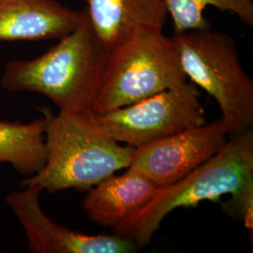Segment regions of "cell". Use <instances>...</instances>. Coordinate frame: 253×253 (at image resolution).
I'll return each instance as SVG.
<instances>
[{"label": "cell", "instance_id": "5bb4252c", "mask_svg": "<svg viewBox=\"0 0 253 253\" xmlns=\"http://www.w3.org/2000/svg\"><path fill=\"white\" fill-rule=\"evenodd\" d=\"M224 211L232 217L241 219L248 230H253V184L239 192L230 195L223 204Z\"/></svg>", "mask_w": 253, "mask_h": 253}, {"label": "cell", "instance_id": "8992f818", "mask_svg": "<svg viewBox=\"0 0 253 253\" xmlns=\"http://www.w3.org/2000/svg\"><path fill=\"white\" fill-rule=\"evenodd\" d=\"M94 117L109 137L134 148L208 123L199 90L188 82Z\"/></svg>", "mask_w": 253, "mask_h": 253}, {"label": "cell", "instance_id": "6da1fadb", "mask_svg": "<svg viewBox=\"0 0 253 253\" xmlns=\"http://www.w3.org/2000/svg\"><path fill=\"white\" fill-rule=\"evenodd\" d=\"M108 53L84 7L78 26L71 33L36 58L9 61L0 83L9 92L40 93L62 111L93 112Z\"/></svg>", "mask_w": 253, "mask_h": 253}, {"label": "cell", "instance_id": "5b68a950", "mask_svg": "<svg viewBox=\"0 0 253 253\" xmlns=\"http://www.w3.org/2000/svg\"><path fill=\"white\" fill-rule=\"evenodd\" d=\"M187 78L214 98L230 130V137L253 127V82L239 60L234 38L206 29L172 37Z\"/></svg>", "mask_w": 253, "mask_h": 253}, {"label": "cell", "instance_id": "8fae6325", "mask_svg": "<svg viewBox=\"0 0 253 253\" xmlns=\"http://www.w3.org/2000/svg\"><path fill=\"white\" fill-rule=\"evenodd\" d=\"M91 26L110 51L137 27L163 29L167 10L164 0H85Z\"/></svg>", "mask_w": 253, "mask_h": 253}, {"label": "cell", "instance_id": "30bf717a", "mask_svg": "<svg viewBox=\"0 0 253 253\" xmlns=\"http://www.w3.org/2000/svg\"><path fill=\"white\" fill-rule=\"evenodd\" d=\"M160 187L132 167L88 190L83 208L91 221L115 228L145 206Z\"/></svg>", "mask_w": 253, "mask_h": 253}, {"label": "cell", "instance_id": "9c48e42d", "mask_svg": "<svg viewBox=\"0 0 253 253\" xmlns=\"http://www.w3.org/2000/svg\"><path fill=\"white\" fill-rule=\"evenodd\" d=\"M81 18L56 0H0V42L60 40Z\"/></svg>", "mask_w": 253, "mask_h": 253}, {"label": "cell", "instance_id": "4fadbf2b", "mask_svg": "<svg viewBox=\"0 0 253 253\" xmlns=\"http://www.w3.org/2000/svg\"><path fill=\"white\" fill-rule=\"evenodd\" d=\"M164 4L172 18L174 34L211 27L204 15L208 6L235 13L245 25L253 27V0H164Z\"/></svg>", "mask_w": 253, "mask_h": 253}, {"label": "cell", "instance_id": "7a4b0ae2", "mask_svg": "<svg viewBox=\"0 0 253 253\" xmlns=\"http://www.w3.org/2000/svg\"><path fill=\"white\" fill-rule=\"evenodd\" d=\"M41 111L45 118L47 159L40 172L23 180V187L38 186L51 193L89 190L130 165L135 148L109 137L93 112Z\"/></svg>", "mask_w": 253, "mask_h": 253}, {"label": "cell", "instance_id": "3957f363", "mask_svg": "<svg viewBox=\"0 0 253 253\" xmlns=\"http://www.w3.org/2000/svg\"><path fill=\"white\" fill-rule=\"evenodd\" d=\"M253 184V131L230 137L208 162L179 180L160 188L153 198L125 221L113 228L114 235L131 240L138 248L151 242L164 217L179 208L203 201L216 202Z\"/></svg>", "mask_w": 253, "mask_h": 253}, {"label": "cell", "instance_id": "7c38bea8", "mask_svg": "<svg viewBox=\"0 0 253 253\" xmlns=\"http://www.w3.org/2000/svg\"><path fill=\"white\" fill-rule=\"evenodd\" d=\"M45 118L32 122L0 121V163H9L30 177L40 172L47 159Z\"/></svg>", "mask_w": 253, "mask_h": 253}, {"label": "cell", "instance_id": "52a82bcc", "mask_svg": "<svg viewBox=\"0 0 253 253\" xmlns=\"http://www.w3.org/2000/svg\"><path fill=\"white\" fill-rule=\"evenodd\" d=\"M230 130L222 118L134 149L132 167L160 188L179 180L225 145Z\"/></svg>", "mask_w": 253, "mask_h": 253}, {"label": "cell", "instance_id": "ba28073f", "mask_svg": "<svg viewBox=\"0 0 253 253\" xmlns=\"http://www.w3.org/2000/svg\"><path fill=\"white\" fill-rule=\"evenodd\" d=\"M7 197L27 236L28 249L36 253H134L136 245L118 235H86L62 226L46 215L41 207L38 186H24Z\"/></svg>", "mask_w": 253, "mask_h": 253}, {"label": "cell", "instance_id": "277c9868", "mask_svg": "<svg viewBox=\"0 0 253 253\" xmlns=\"http://www.w3.org/2000/svg\"><path fill=\"white\" fill-rule=\"evenodd\" d=\"M162 30L137 27L109 51L94 114L126 106L187 83L175 43Z\"/></svg>", "mask_w": 253, "mask_h": 253}]
</instances>
